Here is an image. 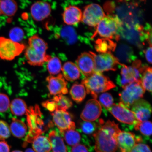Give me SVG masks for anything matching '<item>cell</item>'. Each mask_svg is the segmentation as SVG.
<instances>
[{
    "instance_id": "cell-37",
    "label": "cell",
    "mask_w": 152,
    "mask_h": 152,
    "mask_svg": "<svg viewBox=\"0 0 152 152\" xmlns=\"http://www.w3.org/2000/svg\"><path fill=\"white\" fill-rule=\"evenodd\" d=\"M10 101L8 96L5 94L0 93V112L4 113L8 109Z\"/></svg>"
},
{
    "instance_id": "cell-39",
    "label": "cell",
    "mask_w": 152,
    "mask_h": 152,
    "mask_svg": "<svg viewBox=\"0 0 152 152\" xmlns=\"http://www.w3.org/2000/svg\"><path fill=\"white\" fill-rule=\"evenodd\" d=\"M42 105L52 113L56 111L57 108L56 104L53 99L43 102Z\"/></svg>"
},
{
    "instance_id": "cell-13",
    "label": "cell",
    "mask_w": 152,
    "mask_h": 152,
    "mask_svg": "<svg viewBox=\"0 0 152 152\" xmlns=\"http://www.w3.org/2000/svg\"><path fill=\"white\" fill-rule=\"evenodd\" d=\"M53 121L62 134L68 129H75V124L72 121V117L68 112L56 110L52 113Z\"/></svg>"
},
{
    "instance_id": "cell-14",
    "label": "cell",
    "mask_w": 152,
    "mask_h": 152,
    "mask_svg": "<svg viewBox=\"0 0 152 152\" xmlns=\"http://www.w3.org/2000/svg\"><path fill=\"white\" fill-rule=\"evenodd\" d=\"M47 87L51 95L65 94L68 93L66 87L67 83L62 74H58L56 77L50 75L46 79Z\"/></svg>"
},
{
    "instance_id": "cell-10",
    "label": "cell",
    "mask_w": 152,
    "mask_h": 152,
    "mask_svg": "<svg viewBox=\"0 0 152 152\" xmlns=\"http://www.w3.org/2000/svg\"><path fill=\"white\" fill-rule=\"evenodd\" d=\"M106 16L100 5L91 4L85 7L81 21L87 25L96 27Z\"/></svg>"
},
{
    "instance_id": "cell-31",
    "label": "cell",
    "mask_w": 152,
    "mask_h": 152,
    "mask_svg": "<svg viewBox=\"0 0 152 152\" xmlns=\"http://www.w3.org/2000/svg\"><path fill=\"white\" fill-rule=\"evenodd\" d=\"M62 65L61 61L58 57H52L47 62V68L48 71L51 75L59 74L61 71Z\"/></svg>"
},
{
    "instance_id": "cell-45",
    "label": "cell",
    "mask_w": 152,
    "mask_h": 152,
    "mask_svg": "<svg viewBox=\"0 0 152 152\" xmlns=\"http://www.w3.org/2000/svg\"><path fill=\"white\" fill-rule=\"evenodd\" d=\"M1 9H0V16H1Z\"/></svg>"
},
{
    "instance_id": "cell-27",
    "label": "cell",
    "mask_w": 152,
    "mask_h": 152,
    "mask_svg": "<svg viewBox=\"0 0 152 152\" xmlns=\"http://www.w3.org/2000/svg\"><path fill=\"white\" fill-rule=\"evenodd\" d=\"M104 123V121L100 119L98 123L93 121H83L81 123L80 128L82 132L85 134L90 135L94 134Z\"/></svg>"
},
{
    "instance_id": "cell-22",
    "label": "cell",
    "mask_w": 152,
    "mask_h": 152,
    "mask_svg": "<svg viewBox=\"0 0 152 152\" xmlns=\"http://www.w3.org/2000/svg\"><path fill=\"white\" fill-rule=\"evenodd\" d=\"M33 142V147L35 152H49L52 150L50 140L46 137L39 136Z\"/></svg>"
},
{
    "instance_id": "cell-20",
    "label": "cell",
    "mask_w": 152,
    "mask_h": 152,
    "mask_svg": "<svg viewBox=\"0 0 152 152\" xmlns=\"http://www.w3.org/2000/svg\"><path fill=\"white\" fill-rule=\"evenodd\" d=\"M62 75L66 80L73 81L77 80L80 76V72L75 64L68 61L62 66Z\"/></svg>"
},
{
    "instance_id": "cell-9",
    "label": "cell",
    "mask_w": 152,
    "mask_h": 152,
    "mask_svg": "<svg viewBox=\"0 0 152 152\" xmlns=\"http://www.w3.org/2000/svg\"><path fill=\"white\" fill-rule=\"evenodd\" d=\"M26 46L23 44L15 42L10 39L0 37V58L11 61L22 54Z\"/></svg>"
},
{
    "instance_id": "cell-7",
    "label": "cell",
    "mask_w": 152,
    "mask_h": 152,
    "mask_svg": "<svg viewBox=\"0 0 152 152\" xmlns=\"http://www.w3.org/2000/svg\"><path fill=\"white\" fill-rule=\"evenodd\" d=\"M121 75L117 79V83L123 88L130 83L140 80V76L145 66L142 67L141 62L137 61L132 66L123 64Z\"/></svg>"
},
{
    "instance_id": "cell-5",
    "label": "cell",
    "mask_w": 152,
    "mask_h": 152,
    "mask_svg": "<svg viewBox=\"0 0 152 152\" xmlns=\"http://www.w3.org/2000/svg\"><path fill=\"white\" fill-rule=\"evenodd\" d=\"M27 121L30 128L29 134L26 137L24 146L27 142H33L35 138L42 134L44 125L43 121L40 118L41 113L39 106L36 105L35 107H30L26 111Z\"/></svg>"
},
{
    "instance_id": "cell-6",
    "label": "cell",
    "mask_w": 152,
    "mask_h": 152,
    "mask_svg": "<svg viewBox=\"0 0 152 152\" xmlns=\"http://www.w3.org/2000/svg\"><path fill=\"white\" fill-rule=\"evenodd\" d=\"M119 94L120 100L125 107L130 109L133 104L143 97L145 90L140 81L134 82L124 87Z\"/></svg>"
},
{
    "instance_id": "cell-15",
    "label": "cell",
    "mask_w": 152,
    "mask_h": 152,
    "mask_svg": "<svg viewBox=\"0 0 152 152\" xmlns=\"http://www.w3.org/2000/svg\"><path fill=\"white\" fill-rule=\"evenodd\" d=\"M75 64L80 73L86 77L94 73V59L90 52L82 53L76 60Z\"/></svg>"
},
{
    "instance_id": "cell-2",
    "label": "cell",
    "mask_w": 152,
    "mask_h": 152,
    "mask_svg": "<svg viewBox=\"0 0 152 152\" xmlns=\"http://www.w3.org/2000/svg\"><path fill=\"white\" fill-rule=\"evenodd\" d=\"M28 46L26 48L25 56L28 64L33 66H42L48 62L52 56L47 54V43L37 34L28 39Z\"/></svg>"
},
{
    "instance_id": "cell-3",
    "label": "cell",
    "mask_w": 152,
    "mask_h": 152,
    "mask_svg": "<svg viewBox=\"0 0 152 152\" xmlns=\"http://www.w3.org/2000/svg\"><path fill=\"white\" fill-rule=\"evenodd\" d=\"M86 93L91 94L96 99L100 93H103L115 88L116 86L107 77L102 73H94L82 81Z\"/></svg>"
},
{
    "instance_id": "cell-19",
    "label": "cell",
    "mask_w": 152,
    "mask_h": 152,
    "mask_svg": "<svg viewBox=\"0 0 152 152\" xmlns=\"http://www.w3.org/2000/svg\"><path fill=\"white\" fill-rule=\"evenodd\" d=\"M82 15V12L78 7L69 5L64 9L62 14L63 20L67 25H75L81 21Z\"/></svg>"
},
{
    "instance_id": "cell-41",
    "label": "cell",
    "mask_w": 152,
    "mask_h": 152,
    "mask_svg": "<svg viewBox=\"0 0 152 152\" xmlns=\"http://www.w3.org/2000/svg\"><path fill=\"white\" fill-rule=\"evenodd\" d=\"M10 148L7 142L3 140L0 141V152H10Z\"/></svg>"
},
{
    "instance_id": "cell-35",
    "label": "cell",
    "mask_w": 152,
    "mask_h": 152,
    "mask_svg": "<svg viewBox=\"0 0 152 152\" xmlns=\"http://www.w3.org/2000/svg\"><path fill=\"white\" fill-rule=\"evenodd\" d=\"M24 33L22 28L15 27L10 30L9 37L10 39L15 42L19 43L23 39Z\"/></svg>"
},
{
    "instance_id": "cell-32",
    "label": "cell",
    "mask_w": 152,
    "mask_h": 152,
    "mask_svg": "<svg viewBox=\"0 0 152 152\" xmlns=\"http://www.w3.org/2000/svg\"><path fill=\"white\" fill-rule=\"evenodd\" d=\"M53 100L56 104V110L66 111V110L71 108L73 105L71 101L69 98L62 94L58 95V96H55Z\"/></svg>"
},
{
    "instance_id": "cell-1",
    "label": "cell",
    "mask_w": 152,
    "mask_h": 152,
    "mask_svg": "<svg viewBox=\"0 0 152 152\" xmlns=\"http://www.w3.org/2000/svg\"><path fill=\"white\" fill-rule=\"evenodd\" d=\"M121 132L118 124L108 121L93 135L95 140L96 152H116L117 137Z\"/></svg>"
},
{
    "instance_id": "cell-23",
    "label": "cell",
    "mask_w": 152,
    "mask_h": 152,
    "mask_svg": "<svg viewBox=\"0 0 152 152\" xmlns=\"http://www.w3.org/2000/svg\"><path fill=\"white\" fill-rule=\"evenodd\" d=\"M10 128L13 135L19 138L23 137L27 130V127L23 121L15 118L12 119Z\"/></svg>"
},
{
    "instance_id": "cell-26",
    "label": "cell",
    "mask_w": 152,
    "mask_h": 152,
    "mask_svg": "<svg viewBox=\"0 0 152 152\" xmlns=\"http://www.w3.org/2000/svg\"><path fill=\"white\" fill-rule=\"evenodd\" d=\"M11 113L16 116H22L27 111V106L23 100L20 98H16L12 101L10 104Z\"/></svg>"
},
{
    "instance_id": "cell-30",
    "label": "cell",
    "mask_w": 152,
    "mask_h": 152,
    "mask_svg": "<svg viewBox=\"0 0 152 152\" xmlns=\"http://www.w3.org/2000/svg\"><path fill=\"white\" fill-rule=\"evenodd\" d=\"M96 48L99 52L105 53L111 52L110 51L115 49V44L110 39H103L96 41Z\"/></svg>"
},
{
    "instance_id": "cell-17",
    "label": "cell",
    "mask_w": 152,
    "mask_h": 152,
    "mask_svg": "<svg viewBox=\"0 0 152 152\" xmlns=\"http://www.w3.org/2000/svg\"><path fill=\"white\" fill-rule=\"evenodd\" d=\"M131 109L140 122L148 121L151 117V106L147 101L141 99L135 102Z\"/></svg>"
},
{
    "instance_id": "cell-8",
    "label": "cell",
    "mask_w": 152,
    "mask_h": 152,
    "mask_svg": "<svg viewBox=\"0 0 152 152\" xmlns=\"http://www.w3.org/2000/svg\"><path fill=\"white\" fill-rule=\"evenodd\" d=\"M94 56V73H102L109 71H115L118 65H122L118 59L111 52L100 53L98 54L90 52Z\"/></svg>"
},
{
    "instance_id": "cell-34",
    "label": "cell",
    "mask_w": 152,
    "mask_h": 152,
    "mask_svg": "<svg viewBox=\"0 0 152 152\" xmlns=\"http://www.w3.org/2000/svg\"><path fill=\"white\" fill-rule=\"evenodd\" d=\"M113 97L109 93H104L100 95L99 102L100 105L107 111L113 105Z\"/></svg>"
},
{
    "instance_id": "cell-29",
    "label": "cell",
    "mask_w": 152,
    "mask_h": 152,
    "mask_svg": "<svg viewBox=\"0 0 152 152\" xmlns=\"http://www.w3.org/2000/svg\"><path fill=\"white\" fill-rule=\"evenodd\" d=\"M152 68L145 66L140 76V81L145 90L152 92Z\"/></svg>"
},
{
    "instance_id": "cell-4",
    "label": "cell",
    "mask_w": 152,
    "mask_h": 152,
    "mask_svg": "<svg viewBox=\"0 0 152 152\" xmlns=\"http://www.w3.org/2000/svg\"><path fill=\"white\" fill-rule=\"evenodd\" d=\"M122 26V23L117 15L106 16L96 26L92 37L99 35L103 39H118V33Z\"/></svg>"
},
{
    "instance_id": "cell-12",
    "label": "cell",
    "mask_w": 152,
    "mask_h": 152,
    "mask_svg": "<svg viewBox=\"0 0 152 152\" xmlns=\"http://www.w3.org/2000/svg\"><path fill=\"white\" fill-rule=\"evenodd\" d=\"M142 138L134 133L121 131L117 136L118 148L121 152H131L136 144L141 142Z\"/></svg>"
},
{
    "instance_id": "cell-11",
    "label": "cell",
    "mask_w": 152,
    "mask_h": 152,
    "mask_svg": "<svg viewBox=\"0 0 152 152\" xmlns=\"http://www.w3.org/2000/svg\"><path fill=\"white\" fill-rule=\"evenodd\" d=\"M120 122L134 127L139 121L136 119L134 113L128 108L120 102L114 104L108 110Z\"/></svg>"
},
{
    "instance_id": "cell-36",
    "label": "cell",
    "mask_w": 152,
    "mask_h": 152,
    "mask_svg": "<svg viewBox=\"0 0 152 152\" xmlns=\"http://www.w3.org/2000/svg\"><path fill=\"white\" fill-rule=\"evenodd\" d=\"M10 130L6 122L0 120V140L2 141L8 138L10 136Z\"/></svg>"
},
{
    "instance_id": "cell-18",
    "label": "cell",
    "mask_w": 152,
    "mask_h": 152,
    "mask_svg": "<svg viewBox=\"0 0 152 152\" xmlns=\"http://www.w3.org/2000/svg\"><path fill=\"white\" fill-rule=\"evenodd\" d=\"M52 9L50 4L46 1H38L33 4L30 8L31 16L36 21L40 22L50 16Z\"/></svg>"
},
{
    "instance_id": "cell-43",
    "label": "cell",
    "mask_w": 152,
    "mask_h": 152,
    "mask_svg": "<svg viewBox=\"0 0 152 152\" xmlns=\"http://www.w3.org/2000/svg\"><path fill=\"white\" fill-rule=\"evenodd\" d=\"M25 152H35V151H33V149H28L26 150Z\"/></svg>"
},
{
    "instance_id": "cell-40",
    "label": "cell",
    "mask_w": 152,
    "mask_h": 152,
    "mask_svg": "<svg viewBox=\"0 0 152 152\" xmlns=\"http://www.w3.org/2000/svg\"><path fill=\"white\" fill-rule=\"evenodd\" d=\"M71 152H88V151L86 146L79 144L72 148Z\"/></svg>"
},
{
    "instance_id": "cell-44",
    "label": "cell",
    "mask_w": 152,
    "mask_h": 152,
    "mask_svg": "<svg viewBox=\"0 0 152 152\" xmlns=\"http://www.w3.org/2000/svg\"><path fill=\"white\" fill-rule=\"evenodd\" d=\"M12 152H23L22 151H13Z\"/></svg>"
},
{
    "instance_id": "cell-28",
    "label": "cell",
    "mask_w": 152,
    "mask_h": 152,
    "mask_svg": "<svg viewBox=\"0 0 152 152\" xmlns=\"http://www.w3.org/2000/svg\"><path fill=\"white\" fill-rule=\"evenodd\" d=\"M62 134L66 143L70 146L74 147L80 142V134L75 129H68L64 131Z\"/></svg>"
},
{
    "instance_id": "cell-42",
    "label": "cell",
    "mask_w": 152,
    "mask_h": 152,
    "mask_svg": "<svg viewBox=\"0 0 152 152\" xmlns=\"http://www.w3.org/2000/svg\"><path fill=\"white\" fill-rule=\"evenodd\" d=\"M152 46H150L144 52L146 59L150 64L152 63Z\"/></svg>"
},
{
    "instance_id": "cell-24",
    "label": "cell",
    "mask_w": 152,
    "mask_h": 152,
    "mask_svg": "<svg viewBox=\"0 0 152 152\" xmlns=\"http://www.w3.org/2000/svg\"><path fill=\"white\" fill-rule=\"evenodd\" d=\"M18 6L16 1L12 0L0 1V9L1 14L12 17L16 14Z\"/></svg>"
},
{
    "instance_id": "cell-38",
    "label": "cell",
    "mask_w": 152,
    "mask_h": 152,
    "mask_svg": "<svg viewBox=\"0 0 152 152\" xmlns=\"http://www.w3.org/2000/svg\"><path fill=\"white\" fill-rule=\"evenodd\" d=\"M131 152H151V151L147 144L139 142L136 144Z\"/></svg>"
},
{
    "instance_id": "cell-33",
    "label": "cell",
    "mask_w": 152,
    "mask_h": 152,
    "mask_svg": "<svg viewBox=\"0 0 152 152\" xmlns=\"http://www.w3.org/2000/svg\"><path fill=\"white\" fill-rule=\"evenodd\" d=\"M136 131H139L142 135L147 137L151 136L152 126L151 121H146L139 122L134 127Z\"/></svg>"
},
{
    "instance_id": "cell-21",
    "label": "cell",
    "mask_w": 152,
    "mask_h": 152,
    "mask_svg": "<svg viewBox=\"0 0 152 152\" xmlns=\"http://www.w3.org/2000/svg\"><path fill=\"white\" fill-rule=\"evenodd\" d=\"M52 152H67V149L63 139L56 131H52L49 134Z\"/></svg>"
},
{
    "instance_id": "cell-25",
    "label": "cell",
    "mask_w": 152,
    "mask_h": 152,
    "mask_svg": "<svg viewBox=\"0 0 152 152\" xmlns=\"http://www.w3.org/2000/svg\"><path fill=\"white\" fill-rule=\"evenodd\" d=\"M71 97L78 103L83 102L86 96V91L84 86L82 84L75 83L70 91Z\"/></svg>"
},
{
    "instance_id": "cell-16",
    "label": "cell",
    "mask_w": 152,
    "mask_h": 152,
    "mask_svg": "<svg viewBox=\"0 0 152 152\" xmlns=\"http://www.w3.org/2000/svg\"><path fill=\"white\" fill-rule=\"evenodd\" d=\"M102 111V106L99 102L94 99H90L86 104L81 114V118L84 121H94L100 116Z\"/></svg>"
}]
</instances>
